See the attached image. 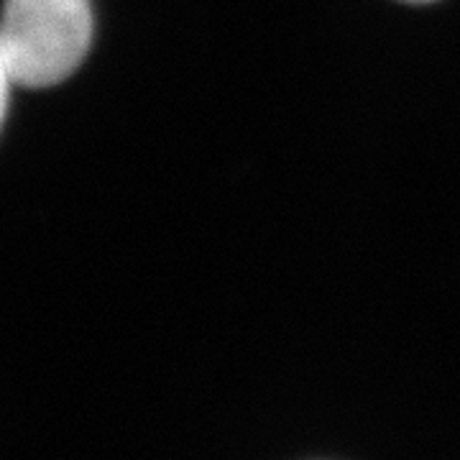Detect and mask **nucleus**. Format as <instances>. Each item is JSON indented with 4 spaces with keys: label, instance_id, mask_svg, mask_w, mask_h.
<instances>
[{
    "label": "nucleus",
    "instance_id": "1",
    "mask_svg": "<svg viewBox=\"0 0 460 460\" xmlns=\"http://www.w3.org/2000/svg\"><path fill=\"white\" fill-rule=\"evenodd\" d=\"M90 41V0H5L0 51L16 84L62 83L80 66Z\"/></svg>",
    "mask_w": 460,
    "mask_h": 460
},
{
    "label": "nucleus",
    "instance_id": "2",
    "mask_svg": "<svg viewBox=\"0 0 460 460\" xmlns=\"http://www.w3.org/2000/svg\"><path fill=\"white\" fill-rule=\"evenodd\" d=\"M11 75H8V66L3 59V51H0V123H3V115H5V105H8V87H11Z\"/></svg>",
    "mask_w": 460,
    "mask_h": 460
},
{
    "label": "nucleus",
    "instance_id": "3",
    "mask_svg": "<svg viewBox=\"0 0 460 460\" xmlns=\"http://www.w3.org/2000/svg\"><path fill=\"white\" fill-rule=\"evenodd\" d=\"M404 3H435V0H404Z\"/></svg>",
    "mask_w": 460,
    "mask_h": 460
}]
</instances>
